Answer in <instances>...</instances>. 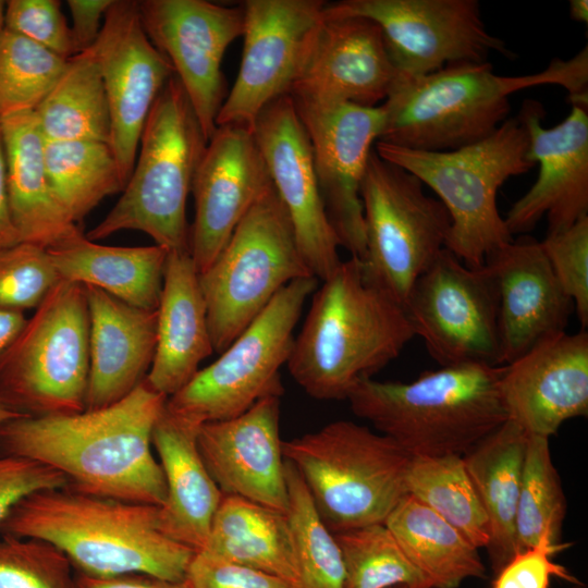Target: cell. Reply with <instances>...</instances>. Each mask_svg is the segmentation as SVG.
<instances>
[{"mask_svg": "<svg viewBox=\"0 0 588 588\" xmlns=\"http://www.w3.org/2000/svg\"><path fill=\"white\" fill-rule=\"evenodd\" d=\"M167 399L145 379L102 408L9 419L0 425V456L56 469L81 492L161 506L167 489L151 436Z\"/></svg>", "mask_w": 588, "mask_h": 588, "instance_id": "6da1fadb", "label": "cell"}, {"mask_svg": "<svg viewBox=\"0 0 588 588\" xmlns=\"http://www.w3.org/2000/svg\"><path fill=\"white\" fill-rule=\"evenodd\" d=\"M539 85H560L572 105L587 107V47L527 75L495 74L488 61L453 63L420 77L397 75L381 105L384 124L378 142L427 151L468 146L507 119L512 94Z\"/></svg>", "mask_w": 588, "mask_h": 588, "instance_id": "7a4b0ae2", "label": "cell"}, {"mask_svg": "<svg viewBox=\"0 0 588 588\" xmlns=\"http://www.w3.org/2000/svg\"><path fill=\"white\" fill-rule=\"evenodd\" d=\"M0 536L42 540L90 576L146 574L182 581L195 551L158 528V506L64 486L22 499L0 524Z\"/></svg>", "mask_w": 588, "mask_h": 588, "instance_id": "3957f363", "label": "cell"}, {"mask_svg": "<svg viewBox=\"0 0 588 588\" xmlns=\"http://www.w3.org/2000/svg\"><path fill=\"white\" fill-rule=\"evenodd\" d=\"M413 338L405 308L371 284L360 260L351 256L313 293L286 365L309 396L346 400L360 380L397 358Z\"/></svg>", "mask_w": 588, "mask_h": 588, "instance_id": "277c9868", "label": "cell"}, {"mask_svg": "<svg viewBox=\"0 0 588 588\" xmlns=\"http://www.w3.org/2000/svg\"><path fill=\"white\" fill-rule=\"evenodd\" d=\"M502 370L469 363L427 370L411 382L366 378L346 400L412 456H463L507 420Z\"/></svg>", "mask_w": 588, "mask_h": 588, "instance_id": "5b68a950", "label": "cell"}, {"mask_svg": "<svg viewBox=\"0 0 588 588\" xmlns=\"http://www.w3.org/2000/svg\"><path fill=\"white\" fill-rule=\"evenodd\" d=\"M528 148V134L518 117L507 118L490 136L454 150L375 144L379 157L412 173L438 195L451 219L445 248L471 268L483 266L493 252L513 240L497 195L510 177L536 166Z\"/></svg>", "mask_w": 588, "mask_h": 588, "instance_id": "8992f818", "label": "cell"}, {"mask_svg": "<svg viewBox=\"0 0 588 588\" xmlns=\"http://www.w3.org/2000/svg\"><path fill=\"white\" fill-rule=\"evenodd\" d=\"M207 143L180 81L172 75L147 117L122 195L86 236L96 242L135 230L168 252L189 250L186 200Z\"/></svg>", "mask_w": 588, "mask_h": 588, "instance_id": "52a82bcc", "label": "cell"}, {"mask_svg": "<svg viewBox=\"0 0 588 588\" xmlns=\"http://www.w3.org/2000/svg\"><path fill=\"white\" fill-rule=\"evenodd\" d=\"M283 455L333 534L384 524L407 493L413 456L391 438L350 420L283 441Z\"/></svg>", "mask_w": 588, "mask_h": 588, "instance_id": "ba28073f", "label": "cell"}, {"mask_svg": "<svg viewBox=\"0 0 588 588\" xmlns=\"http://www.w3.org/2000/svg\"><path fill=\"white\" fill-rule=\"evenodd\" d=\"M89 317L85 286L60 280L0 359V400L22 417L86 409Z\"/></svg>", "mask_w": 588, "mask_h": 588, "instance_id": "9c48e42d", "label": "cell"}, {"mask_svg": "<svg viewBox=\"0 0 588 588\" xmlns=\"http://www.w3.org/2000/svg\"><path fill=\"white\" fill-rule=\"evenodd\" d=\"M314 277L271 185L250 207L201 273L213 351L223 352L290 282ZM316 278V277H315Z\"/></svg>", "mask_w": 588, "mask_h": 588, "instance_id": "30bf717a", "label": "cell"}, {"mask_svg": "<svg viewBox=\"0 0 588 588\" xmlns=\"http://www.w3.org/2000/svg\"><path fill=\"white\" fill-rule=\"evenodd\" d=\"M317 284V278L307 277L283 286L213 363L167 399L166 407L201 425L238 416L264 397H281L280 369L291 354L304 304Z\"/></svg>", "mask_w": 588, "mask_h": 588, "instance_id": "8fae6325", "label": "cell"}, {"mask_svg": "<svg viewBox=\"0 0 588 588\" xmlns=\"http://www.w3.org/2000/svg\"><path fill=\"white\" fill-rule=\"evenodd\" d=\"M406 170L371 151L360 186L364 277L404 308L417 279L445 248L451 219Z\"/></svg>", "mask_w": 588, "mask_h": 588, "instance_id": "7c38bea8", "label": "cell"}, {"mask_svg": "<svg viewBox=\"0 0 588 588\" xmlns=\"http://www.w3.org/2000/svg\"><path fill=\"white\" fill-rule=\"evenodd\" d=\"M326 17L375 22L403 77H420L449 64L511 58L505 41L488 32L477 0H343L326 3Z\"/></svg>", "mask_w": 588, "mask_h": 588, "instance_id": "4fadbf2b", "label": "cell"}, {"mask_svg": "<svg viewBox=\"0 0 588 588\" xmlns=\"http://www.w3.org/2000/svg\"><path fill=\"white\" fill-rule=\"evenodd\" d=\"M405 310L441 367L499 366L498 293L486 264L468 267L444 248L415 282Z\"/></svg>", "mask_w": 588, "mask_h": 588, "instance_id": "5bb4252c", "label": "cell"}, {"mask_svg": "<svg viewBox=\"0 0 588 588\" xmlns=\"http://www.w3.org/2000/svg\"><path fill=\"white\" fill-rule=\"evenodd\" d=\"M321 0H246L244 47L237 77L226 94L217 127H250L273 100L289 95L324 21Z\"/></svg>", "mask_w": 588, "mask_h": 588, "instance_id": "9a60e30c", "label": "cell"}, {"mask_svg": "<svg viewBox=\"0 0 588 588\" xmlns=\"http://www.w3.org/2000/svg\"><path fill=\"white\" fill-rule=\"evenodd\" d=\"M138 9L147 36L171 64L209 140L226 97L222 60L244 32L242 3L140 0Z\"/></svg>", "mask_w": 588, "mask_h": 588, "instance_id": "2e32d148", "label": "cell"}, {"mask_svg": "<svg viewBox=\"0 0 588 588\" xmlns=\"http://www.w3.org/2000/svg\"><path fill=\"white\" fill-rule=\"evenodd\" d=\"M91 49L109 103V145L126 184L147 117L174 71L147 36L138 1L113 0Z\"/></svg>", "mask_w": 588, "mask_h": 588, "instance_id": "e0dca14e", "label": "cell"}, {"mask_svg": "<svg viewBox=\"0 0 588 588\" xmlns=\"http://www.w3.org/2000/svg\"><path fill=\"white\" fill-rule=\"evenodd\" d=\"M294 106L310 143L322 201L340 247L363 259L366 229L360 186L383 128V109L353 103Z\"/></svg>", "mask_w": 588, "mask_h": 588, "instance_id": "ac0fdd59", "label": "cell"}, {"mask_svg": "<svg viewBox=\"0 0 588 588\" xmlns=\"http://www.w3.org/2000/svg\"><path fill=\"white\" fill-rule=\"evenodd\" d=\"M253 133L301 254L313 275L323 281L342 261L340 243L326 212L310 143L292 98L284 95L270 102L257 117Z\"/></svg>", "mask_w": 588, "mask_h": 588, "instance_id": "d6986e66", "label": "cell"}, {"mask_svg": "<svg viewBox=\"0 0 588 588\" xmlns=\"http://www.w3.org/2000/svg\"><path fill=\"white\" fill-rule=\"evenodd\" d=\"M542 105L526 99L517 115L529 139L528 157L538 176L504 218L512 235L524 234L547 219V234L559 233L588 216V113L572 106L553 127L542 124Z\"/></svg>", "mask_w": 588, "mask_h": 588, "instance_id": "ffe728a7", "label": "cell"}, {"mask_svg": "<svg viewBox=\"0 0 588 588\" xmlns=\"http://www.w3.org/2000/svg\"><path fill=\"white\" fill-rule=\"evenodd\" d=\"M272 185L253 130L219 125L207 143L195 171L192 189L194 222L189 253L198 273L225 246L237 224Z\"/></svg>", "mask_w": 588, "mask_h": 588, "instance_id": "44dd1931", "label": "cell"}, {"mask_svg": "<svg viewBox=\"0 0 588 588\" xmlns=\"http://www.w3.org/2000/svg\"><path fill=\"white\" fill-rule=\"evenodd\" d=\"M397 72L379 26L366 17H326L289 96L294 103L377 107Z\"/></svg>", "mask_w": 588, "mask_h": 588, "instance_id": "7402d4cb", "label": "cell"}, {"mask_svg": "<svg viewBox=\"0 0 588 588\" xmlns=\"http://www.w3.org/2000/svg\"><path fill=\"white\" fill-rule=\"evenodd\" d=\"M197 445L223 495L241 497L286 513L280 396L264 397L233 418L201 424Z\"/></svg>", "mask_w": 588, "mask_h": 588, "instance_id": "603a6c76", "label": "cell"}, {"mask_svg": "<svg viewBox=\"0 0 588 588\" xmlns=\"http://www.w3.org/2000/svg\"><path fill=\"white\" fill-rule=\"evenodd\" d=\"M500 394L507 419L550 438L588 414V333L554 334L504 365Z\"/></svg>", "mask_w": 588, "mask_h": 588, "instance_id": "cb8c5ba5", "label": "cell"}, {"mask_svg": "<svg viewBox=\"0 0 588 588\" xmlns=\"http://www.w3.org/2000/svg\"><path fill=\"white\" fill-rule=\"evenodd\" d=\"M498 293L499 366L566 331L574 305L559 284L540 242L512 240L485 261Z\"/></svg>", "mask_w": 588, "mask_h": 588, "instance_id": "d4e9b609", "label": "cell"}, {"mask_svg": "<svg viewBox=\"0 0 588 588\" xmlns=\"http://www.w3.org/2000/svg\"><path fill=\"white\" fill-rule=\"evenodd\" d=\"M84 286L89 317L86 409H97L122 400L146 379L156 351L158 313Z\"/></svg>", "mask_w": 588, "mask_h": 588, "instance_id": "484cf974", "label": "cell"}, {"mask_svg": "<svg viewBox=\"0 0 588 588\" xmlns=\"http://www.w3.org/2000/svg\"><path fill=\"white\" fill-rule=\"evenodd\" d=\"M199 426L164 404L151 436L167 489L166 500L158 506V528L195 552L204 549L223 498L199 453Z\"/></svg>", "mask_w": 588, "mask_h": 588, "instance_id": "4316f807", "label": "cell"}, {"mask_svg": "<svg viewBox=\"0 0 588 588\" xmlns=\"http://www.w3.org/2000/svg\"><path fill=\"white\" fill-rule=\"evenodd\" d=\"M157 313L156 351L146 381L169 397L215 352L199 273L189 250L169 252Z\"/></svg>", "mask_w": 588, "mask_h": 588, "instance_id": "83f0119b", "label": "cell"}, {"mask_svg": "<svg viewBox=\"0 0 588 588\" xmlns=\"http://www.w3.org/2000/svg\"><path fill=\"white\" fill-rule=\"evenodd\" d=\"M0 125L12 223L20 242L47 248L77 225L50 185L37 115L35 110L10 114Z\"/></svg>", "mask_w": 588, "mask_h": 588, "instance_id": "f1b7e54d", "label": "cell"}, {"mask_svg": "<svg viewBox=\"0 0 588 588\" xmlns=\"http://www.w3.org/2000/svg\"><path fill=\"white\" fill-rule=\"evenodd\" d=\"M46 250L61 280L98 287L136 307L158 308L166 248L98 244L76 226Z\"/></svg>", "mask_w": 588, "mask_h": 588, "instance_id": "f546056e", "label": "cell"}, {"mask_svg": "<svg viewBox=\"0 0 588 588\" xmlns=\"http://www.w3.org/2000/svg\"><path fill=\"white\" fill-rule=\"evenodd\" d=\"M528 438L507 419L462 456L488 519L486 549L494 573L517 552L515 519Z\"/></svg>", "mask_w": 588, "mask_h": 588, "instance_id": "4dcf8cb0", "label": "cell"}, {"mask_svg": "<svg viewBox=\"0 0 588 588\" xmlns=\"http://www.w3.org/2000/svg\"><path fill=\"white\" fill-rule=\"evenodd\" d=\"M200 551L275 575L298 588L286 513L223 495Z\"/></svg>", "mask_w": 588, "mask_h": 588, "instance_id": "1f68e13d", "label": "cell"}, {"mask_svg": "<svg viewBox=\"0 0 588 588\" xmlns=\"http://www.w3.org/2000/svg\"><path fill=\"white\" fill-rule=\"evenodd\" d=\"M384 524L431 588H457L486 576L479 549L413 495L406 493Z\"/></svg>", "mask_w": 588, "mask_h": 588, "instance_id": "d6a6232c", "label": "cell"}, {"mask_svg": "<svg viewBox=\"0 0 588 588\" xmlns=\"http://www.w3.org/2000/svg\"><path fill=\"white\" fill-rule=\"evenodd\" d=\"M35 113L46 140H98L109 144V103L91 48L68 60L60 78Z\"/></svg>", "mask_w": 588, "mask_h": 588, "instance_id": "836d02e7", "label": "cell"}, {"mask_svg": "<svg viewBox=\"0 0 588 588\" xmlns=\"http://www.w3.org/2000/svg\"><path fill=\"white\" fill-rule=\"evenodd\" d=\"M45 162L50 185L74 223L125 186L113 151L105 142L46 140Z\"/></svg>", "mask_w": 588, "mask_h": 588, "instance_id": "e575fe53", "label": "cell"}, {"mask_svg": "<svg viewBox=\"0 0 588 588\" xmlns=\"http://www.w3.org/2000/svg\"><path fill=\"white\" fill-rule=\"evenodd\" d=\"M406 492L455 527L476 548L488 547V519L462 456H413Z\"/></svg>", "mask_w": 588, "mask_h": 588, "instance_id": "d590c367", "label": "cell"}, {"mask_svg": "<svg viewBox=\"0 0 588 588\" xmlns=\"http://www.w3.org/2000/svg\"><path fill=\"white\" fill-rule=\"evenodd\" d=\"M290 525L298 588H344V565L334 534L321 519L302 477L285 460Z\"/></svg>", "mask_w": 588, "mask_h": 588, "instance_id": "8d00e7d4", "label": "cell"}, {"mask_svg": "<svg viewBox=\"0 0 588 588\" xmlns=\"http://www.w3.org/2000/svg\"><path fill=\"white\" fill-rule=\"evenodd\" d=\"M566 506L549 439L529 436L515 519L517 551L542 541L561 543Z\"/></svg>", "mask_w": 588, "mask_h": 588, "instance_id": "74e56055", "label": "cell"}, {"mask_svg": "<svg viewBox=\"0 0 588 588\" xmlns=\"http://www.w3.org/2000/svg\"><path fill=\"white\" fill-rule=\"evenodd\" d=\"M344 565V588H431L385 524L334 532Z\"/></svg>", "mask_w": 588, "mask_h": 588, "instance_id": "f35d334b", "label": "cell"}, {"mask_svg": "<svg viewBox=\"0 0 588 588\" xmlns=\"http://www.w3.org/2000/svg\"><path fill=\"white\" fill-rule=\"evenodd\" d=\"M68 60L3 27L0 33V119L36 110L60 78Z\"/></svg>", "mask_w": 588, "mask_h": 588, "instance_id": "ab89813d", "label": "cell"}, {"mask_svg": "<svg viewBox=\"0 0 588 588\" xmlns=\"http://www.w3.org/2000/svg\"><path fill=\"white\" fill-rule=\"evenodd\" d=\"M74 569L53 546L0 536V588H73Z\"/></svg>", "mask_w": 588, "mask_h": 588, "instance_id": "60d3db41", "label": "cell"}, {"mask_svg": "<svg viewBox=\"0 0 588 588\" xmlns=\"http://www.w3.org/2000/svg\"><path fill=\"white\" fill-rule=\"evenodd\" d=\"M60 280L46 248L24 242L0 248V307L36 308Z\"/></svg>", "mask_w": 588, "mask_h": 588, "instance_id": "b9f144b4", "label": "cell"}, {"mask_svg": "<svg viewBox=\"0 0 588 588\" xmlns=\"http://www.w3.org/2000/svg\"><path fill=\"white\" fill-rule=\"evenodd\" d=\"M540 244L585 330L588 326V216L564 231L547 234Z\"/></svg>", "mask_w": 588, "mask_h": 588, "instance_id": "7bdbcfd3", "label": "cell"}, {"mask_svg": "<svg viewBox=\"0 0 588 588\" xmlns=\"http://www.w3.org/2000/svg\"><path fill=\"white\" fill-rule=\"evenodd\" d=\"M3 27L63 59L77 54L71 27L61 11V1H5Z\"/></svg>", "mask_w": 588, "mask_h": 588, "instance_id": "ee69618b", "label": "cell"}, {"mask_svg": "<svg viewBox=\"0 0 588 588\" xmlns=\"http://www.w3.org/2000/svg\"><path fill=\"white\" fill-rule=\"evenodd\" d=\"M571 543L542 541L522 549L494 574L491 588H549L552 577L572 584L580 581L563 565L553 561V555L567 549Z\"/></svg>", "mask_w": 588, "mask_h": 588, "instance_id": "f6af8a7d", "label": "cell"}, {"mask_svg": "<svg viewBox=\"0 0 588 588\" xmlns=\"http://www.w3.org/2000/svg\"><path fill=\"white\" fill-rule=\"evenodd\" d=\"M184 580L188 588H296L275 575L203 551L193 555Z\"/></svg>", "mask_w": 588, "mask_h": 588, "instance_id": "bcb514c9", "label": "cell"}, {"mask_svg": "<svg viewBox=\"0 0 588 588\" xmlns=\"http://www.w3.org/2000/svg\"><path fill=\"white\" fill-rule=\"evenodd\" d=\"M64 486L66 479L56 469L23 457L0 456V524L25 497Z\"/></svg>", "mask_w": 588, "mask_h": 588, "instance_id": "7dc6e473", "label": "cell"}, {"mask_svg": "<svg viewBox=\"0 0 588 588\" xmlns=\"http://www.w3.org/2000/svg\"><path fill=\"white\" fill-rule=\"evenodd\" d=\"M113 0H68L72 37L77 53L90 49L100 34L105 15Z\"/></svg>", "mask_w": 588, "mask_h": 588, "instance_id": "c3c4849f", "label": "cell"}, {"mask_svg": "<svg viewBox=\"0 0 588 588\" xmlns=\"http://www.w3.org/2000/svg\"><path fill=\"white\" fill-rule=\"evenodd\" d=\"M74 574L73 588H188L185 580L172 581L137 573L103 577Z\"/></svg>", "mask_w": 588, "mask_h": 588, "instance_id": "681fc988", "label": "cell"}, {"mask_svg": "<svg viewBox=\"0 0 588 588\" xmlns=\"http://www.w3.org/2000/svg\"><path fill=\"white\" fill-rule=\"evenodd\" d=\"M20 243L19 234L12 223L8 187H7V162L0 125V248Z\"/></svg>", "mask_w": 588, "mask_h": 588, "instance_id": "f907efd6", "label": "cell"}, {"mask_svg": "<svg viewBox=\"0 0 588 588\" xmlns=\"http://www.w3.org/2000/svg\"><path fill=\"white\" fill-rule=\"evenodd\" d=\"M26 321L24 311L0 307V359L15 341Z\"/></svg>", "mask_w": 588, "mask_h": 588, "instance_id": "816d5d0a", "label": "cell"}, {"mask_svg": "<svg viewBox=\"0 0 588 588\" xmlns=\"http://www.w3.org/2000/svg\"><path fill=\"white\" fill-rule=\"evenodd\" d=\"M569 15L572 20L587 24L588 22V1L587 0H571Z\"/></svg>", "mask_w": 588, "mask_h": 588, "instance_id": "f5cc1de1", "label": "cell"}, {"mask_svg": "<svg viewBox=\"0 0 588 588\" xmlns=\"http://www.w3.org/2000/svg\"><path fill=\"white\" fill-rule=\"evenodd\" d=\"M22 417L16 413L12 412L1 400H0V425L9 419Z\"/></svg>", "mask_w": 588, "mask_h": 588, "instance_id": "db71d44e", "label": "cell"}, {"mask_svg": "<svg viewBox=\"0 0 588 588\" xmlns=\"http://www.w3.org/2000/svg\"><path fill=\"white\" fill-rule=\"evenodd\" d=\"M4 8H5V1L0 0V33L4 26Z\"/></svg>", "mask_w": 588, "mask_h": 588, "instance_id": "11a10c76", "label": "cell"}, {"mask_svg": "<svg viewBox=\"0 0 588 588\" xmlns=\"http://www.w3.org/2000/svg\"><path fill=\"white\" fill-rule=\"evenodd\" d=\"M572 588H585V586L579 583V584H575Z\"/></svg>", "mask_w": 588, "mask_h": 588, "instance_id": "9f6ffc18", "label": "cell"}, {"mask_svg": "<svg viewBox=\"0 0 588 588\" xmlns=\"http://www.w3.org/2000/svg\"><path fill=\"white\" fill-rule=\"evenodd\" d=\"M395 588H406V587H403V586H399V587H395Z\"/></svg>", "mask_w": 588, "mask_h": 588, "instance_id": "6f0895ef", "label": "cell"}]
</instances>
